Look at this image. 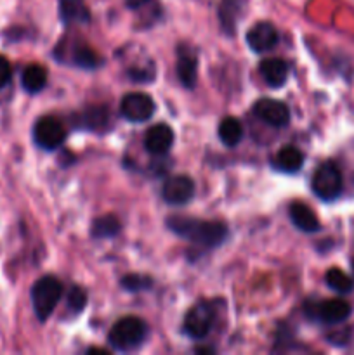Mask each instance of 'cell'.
Here are the masks:
<instances>
[{
	"instance_id": "6da1fadb",
	"label": "cell",
	"mask_w": 354,
	"mask_h": 355,
	"mask_svg": "<svg viewBox=\"0 0 354 355\" xmlns=\"http://www.w3.org/2000/svg\"><path fill=\"white\" fill-rule=\"evenodd\" d=\"M167 225L180 238L207 248L219 246L228 236V225L215 220H200V218L174 215L167 220Z\"/></svg>"
},
{
	"instance_id": "7a4b0ae2",
	"label": "cell",
	"mask_w": 354,
	"mask_h": 355,
	"mask_svg": "<svg viewBox=\"0 0 354 355\" xmlns=\"http://www.w3.org/2000/svg\"><path fill=\"white\" fill-rule=\"evenodd\" d=\"M146 335H148V324L142 319L127 315L115 322L108 335V342L113 349L127 352V350L137 349L144 342Z\"/></svg>"
},
{
	"instance_id": "3957f363",
	"label": "cell",
	"mask_w": 354,
	"mask_h": 355,
	"mask_svg": "<svg viewBox=\"0 0 354 355\" xmlns=\"http://www.w3.org/2000/svg\"><path fill=\"white\" fill-rule=\"evenodd\" d=\"M62 297L61 281L54 276H44L31 288V305L38 321H47Z\"/></svg>"
},
{
	"instance_id": "277c9868",
	"label": "cell",
	"mask_w": 354,
	"mask_h": 355,
	"mask_svg": "<svg viewBox=\"0 0 354 355\" xmlns=\"http://www.w3.org/2000/svg\"><path fill=\"white\" fill-rule=\"evenodd\" d=\"M312 193L323 201H335L342 194L344 179L339 166L332 162H326L316 168L311 179Z\"/></svg>"
},
{
	"instance_id": "5b68a950",
	"label": "cell",
	"mask_w": 354,
	"mask_h": 355,
	"mask_svg": "<svg viewBox=\"0 0 354 355\" xmlns=\"http://www.w3.org/2000/svg\"><path fill=\"white\" fill-rule=\"evenodd\" d=\"M305 312H307L309 318L316 319L321 324L335 326L349 319L351 305L346 300H342V298H330V300L314 304L312 307L307 305Z\"/></svg>"
},
{
	"instance_id": "8992f818",
	"label": "cell",
	"mask_w": 354,
	"mask_h": 355,
	"mask_svg": "<svg viewBox=\"0 0 354 355\" xmlns=\"http://www.w3.org/2000/svg\"><path fill=\"white\" fill-rule=\"evenodd\" d=\"M66 139V130L61 121L54 116H44L35 123L33 141L38 148L45 151H54L61 148Z\"/></svg>"
},
{
	"instance_id": "52a82bcc",
	"label": "cell",
	"mask_w": 354,
	"mask_h": 355,
	"mask_svg": "<svg viewBox=\"0 0 354 355\" xmlns=\"http://www.w3.org/2000/svg\"><path fill=\"white\" fill-rule=\"evenodd\" d=\"M214 324V309L210 304L200 302L184 318L183 331L193 340H203L210 333Z\"/></svg>"
},
{
	"instance_id": "ba28073f",
	"label": "cell",
	"mask_w": 354,
	"mask_h": 355,
	"mask_svg": "<svg viewBox=\"0 0 354 355\" xmlns=\"http://www.w3.org/2000/svg\"><path fill=\"white\" fill-rule=\"evenodd\" d=\"M120 113L128 121L149 120L155 114V101L142 92H128L120 101Z\"/></svg>"
},
{
	"instance_id": "9c48e42d",
	"label": "cell",
	"mask_w": 354,
	"mask_h": 355,
	"mask_svg": "<svg viewBox=\"0 0 354 355\" xmlns=\"http://www.w3.org/2000/svg\"><path fill=\"white\" fill-rule=\"evenodd\" d=\"M253 113L264 123L276 128L287 127L288 121H290V110H288L287 104L276 99H269V97L257 101L253 104Z\"/></svg>"
},
{
	"instance_id": "30bf717a",
	"label": "cell",
	"mask_w": 354,
	"mask_h": 355,
	"mask_svg": "<svg viewBox=\"0 0 354 355\" xmlns=\"http://www.w3.org/2000/svg\"><path fill=\"white\" fill-rule=\"evenodd\" d=\"M194 196V182L187 175H172L165 180L162 198L169 205H186Z\"/></svg>"
},
{
	"instance_id": "8fae6325",
	"label": "cell",
	"mask_w": 354,
	"mask_h": 355,
	"mask_svg": "<svg viewBox=\"0 0 354 355\" xmlns=\"http://www.w3.org/2000/svg\"><path fill=\"white\" fill-rule=\"evenodd\" d=\"M246 44L253 52H267L278 44V30L267 21L257 23L246 31Z\"/></svg>"
},
{
	"instance_id": "7c38bea8",
	"label": "cell",
	"mask_w": 354,
	"mask_h": 355,
	"mask_svg": "<svg viewBox=\"0 0 354 355\" xmlns=\"http://www.w3.org/2000/svg\"><path fill=\"white\" fill-rule=\"evenodd\" d=\"M174 144V130L165 123H156L148 128L144 135L146 151L155 156H162L169 153Z\"/></svg>"
},
{
	"instance_id": "4fadbf2b",
	"label": "cell",
	"mask_w": 354,
	"mask_h": 355,
	"mask_svg": "<svg viewBox=\"0 0 354 355\" xmlns=\"http://www.w3.org/2000/svg\"><path fill=\"white\" fill-rule=\"evenodd\" d=\"M259 71L262 75L264 82L267 83L273 89H278V87H283L287 83L288 78V64L287 61L280 58H269L260 61Z\"/></svg>"
},
{
	"instance_id": "5bb4252c",
	"label": "cell",
	"mask_w": 354,
	"mask_h": 355,
	"mask_svg": "<svg viewBox=\"0 0 354 355\" xmlns=\"http://www.w3.org/2000/svg\"><path fill=\"white\" fill-rule=\"evenodd\" d=\"M288 214H290L292 224H294L298 231L318 232L319 227H321L316 214L305 203H298V201L297 203H292Z\"/></svg>"
},
{
	"instance_id": "9a60e30c",
	"label": "cell",
	"mask_w": 354,
	"mask_h": 355,
	"mask_svg": "<svg viewBox=\"0 0 354 355\" xmlns=\"http://www.w3.org/2000/svg\"><path fill=\"white\" fill-rule=\"evenodd\" d=\"M304 165V155L294 146H283L273 159V166L283 173H295Z\"/></svg>"
},
{
	"instance_id": "2e32d148",
	"label": "cell",
	"mask_w": 354,
	"mask_h": 355,
	"mask_svg": "<svg viewBox=\"0 0 354 355\" xmlns=\"http://www.w3.org/2000/svg\"><path fill=\"white\" fill-rule=\"evenodd\" d=\"M177 76L186 89H193L198 78V61L193 52H179L177 59Z\"/></svg>"
},
{
	"instance_id": "e0dca14e",
	"label": "cell",
	"mask_w": 354,
	"mask_h": 355,
	"mask_svg": "<svg viewBox=\"0 0 354 355\" xmlns=\"http://www.w3.org/2000/svg\"><path fill=\"white\" fill-rule=\"evenodd\" d=\"M59 16L62 23H89L90 12L83 0H61L59 2Z\"/></svg>"
},
{
	"instance_id": "ac0fdd59",
	"label": "cell",
	"mask_w": 354,
	"mask_h": 355,
	"mask_svg": "<svg viewBox=\"0 0 354 355\" xmlns=\"http://www.w3.org/2000/svg\"><path fill=\"white\" fill-rule=\"evenodd\" d=\"M245 0H222L219 6V21H221L222 30L228 35H233L236 30V21H238L239 14H242Z\"/></svg>"
},
{
	"instance_id": "d6986e66",
	"label": "cell",
	"mask_w": 354,
	"mask_h": 355,
	"mask_svg": "<svg viewBox=\"0 0 354 355\" xmlns=\"http://www.w3.org/2000/svg\"><path fill=\"white\" fill-rule=\"evenodd\" d=\"M21 85L26 92L37 94L47 85V69L42 64H30L21 75Z\"/></svg>"
},
{
	"instance_id": "ffe728a7",
	"label": "cell",
	"mask_w": 354,
	"mask_h": 355,
	"mask_svg": "<svg viewBox=\"0 0 354 355\" xmlns=\"http://www.w3.org/2000/svg\"><path fill=\"white\" fill-rule=\"evenodd\" d=\"M219 139L228 148H235L243 139V127L239 120L233 116H226L219 125Z\"/></svg>"
},
{
	"instance_id": "44dd1931",
	"label": "cell",
	"mask_w": 354,
	"mask_h": 355,
	"mask_svg": "<svg viewBox=\"0 0 354 355\" xmlns=\"http://www.w3.org/2000/svg\"><path fill=\"white\" fill-rule=\"evenodd\" d=\"M325 283L330 290L337 291L340 295H347L354 290L353 277L347 276L342 269H337V267H332V269L326 270Z\"/></svg>"
},
{
	"instance_id": "7402d4cb",
	"label": "cell",
	"mask_w": 354,
	"mask_h": 355,
	"mask_svg": "<svg viewBox=\"0 0 354 355\" xmlns=\"http://www.w3.org/2000/svg\"><path fill=\"white\" fill-rule=\"evenodd\" d=\"M108 121H110V111L103 106H96L82 114L80 127L87 130H104L108 127Z\"/></svg>"
},
{
	"instance_id": "603a6c76",
	"label": "cell",
	"mask_w": 354,
	"mask_h": 355,
	"mask_svg": "<svg viewBox=\"0 0 354 355\" xmlns=\"http://www.w3.org/2000/svg\"><path fill=\"white\" fill-rule=\"evenodd\" d=\"M71 62L73 64L80 66V68H97L101 64V58L96 54V51H92L90 47L83 44H76L71 49Z\"/></svg>"
},
{
	"instance_id": "cb8c5ba5",
	"label": "cell",
	"mask_w": 354,
	"mask_h": 355,
	"mask_svg": "<svg viewBox=\"0 0 354 355\" xmlns=\"http://www.w3.org/2000/svg\"><path fill=\"white\" fill-rule=\"evenodd\" d=\"M120 232V222L113 215H103L96 218L92 224V236L94 238H113Z\"/></svg>"
},
{
	"instance_id": "d4e9b609",
	"label": "cell",
	"mask_w": 354,
	"mask_h": 355,
	"mask_svg": "<svg viewBox=\"0 0 354 355\" xmlns=\"http://www.w3.org/2000/svg\"><path fill=\"white\" fill-rule=\"evenodd\" d=\"M153 281L148 276H139V274H130L121 279V286L128 291H142L151 288Z\"/></svg>"
},
{
	"instance_id": "484cf974",
	"label": "cell",
	"mask_w": 354,
	"mask_h": 355,
	"mask_svg": "<svg viewBox=\"0 0 354 355\" xmlns=\"http://www.w3.org/2000/svg\"><path fill=\"white\" fill-rule=\"evenodd\" d=\"M87 305V293L83 288L73 286L68 293V307L73 312H82Z\"/></svg>"
},
{
	"instance_id": "4316f807",
	"label": "cell",
	"mask_w": 354,
	"mask_h": 355,
	"mask_svg": "<svg viewBox=\"0 0 354 355\" xmlns=\"http://www.w3.org/2000/svg\"><path fill=\"white\" fill-rule=\"evenodd\" d=\"M10 76H12V69H10V62L7 61L3 55H0V90L10 82Z\"/></svg>"
},
{
	"instance_id": "83f0119b",
	"label": "cell",
	"mask_w": 354,
	"mask_h": 355,
	"mask_svg": "<svg viewBox=\"0 0 354 355\" xmlns=\"http://www.w3.org/2000/svg\"><path fill=\"white\" fill-rule=\"evenodd\" d=\"M149 2H151V0H125L127 7H130V9H141V7H144L146 3Z\"/></svg>"
}]
</instances>
